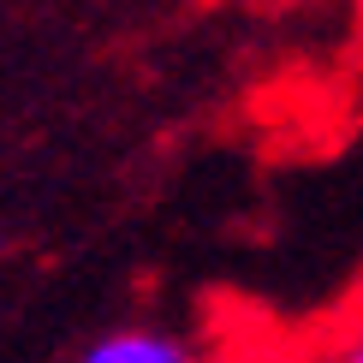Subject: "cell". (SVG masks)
<instances>
[{"mask_svg": "<svg viewBox=\"0 0 363 363\" xmlns=\"http://www.w3.org/2000/svg\"><path fill=\"white\" fill-rule=\"evenodd\" d=\"M78 363H203V357L161 328H119V334H101Z\"/></svg>", "mask_w": 363, "mask_h": 363, "instance_id": "cell-1", "label": "cell"}, {"mask_svg": "<svg viewBox=\"0 0 363 363\" xmlns=\"http://www.w3.org/2000/svg\"><path fill=\"white\" fill-rule=\"evenodd\" d=\"M328 363H363V315L352 322V334L334 345V357H328Z\"/></svg>", "mask_w": 363, "mask_h": 363, "instance_id": "cell-2", "label": "cell"}, {"mask_svg": "<svg viewBox=\"0 0 363 363\" xmlns=\"http://www.w3.org/2000/svg\"><path fill=\"white\" fill-rule=\"evenodd\" d=\"M245 363H328V357H310V352H280V345H268V352H256Z\"/></svg>", "mask_w": 363, "mask_h": 363, "instance_id": "cell-3", "label": "cell"}]
</instances>
